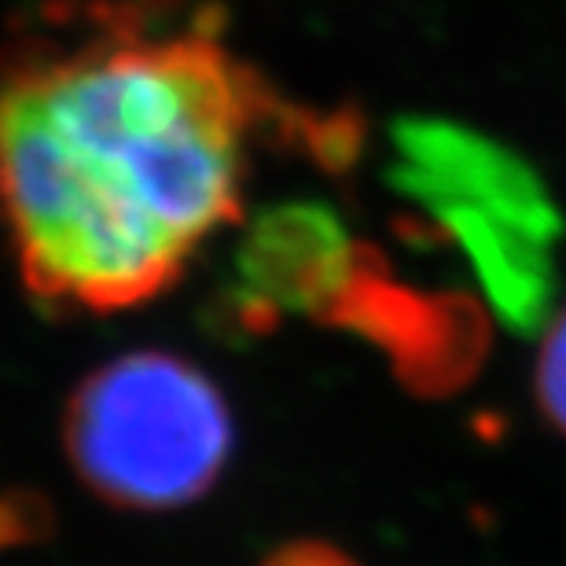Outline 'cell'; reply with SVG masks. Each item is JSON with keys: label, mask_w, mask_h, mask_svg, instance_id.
<instances>
[{"label": "cell", "mask_w": 566, "mask_h": 566, "mask_svg": "<svg viewBox=\"0 0 566 566\" xmlns=\"http://www.w3.org/2000/svg\"><path fill=\"white\" fill-rule=\"evenodd\" d=\"M55 512L38 490H0V556L49 541Z\"/></svg>", "instance_id": "6"}, {"label": "cell", "mask_w": 566, "mask_h": 566, "mask_svg": "<svg viewBox=\"0 0 566 566\" xmlns=\"http://www.w3.org/2000/svg\"><path fill=\"white\" fill-rule=\"evenodd\" d=\"M232 409L185 357L137 349L71 394L63 446L99 501L169 512L213 490L232 457Z\"/></svg>", "instance_id": "2"}, {"label": "cell", "mask_w": 566, "mask_h": 566, "mask_svg": "<svg viewBox=\"0 0 566 566\" xmlns=\"http://www.w3.org/2000/svg\"><path fill=\"white\" fill-rule=\"evenodd\" d=\"M390 185L463 247L501 321L537 332L556 298L563 218L512 147L446 118H398Z\"/></svg>", "instance_id": "3"}, {"label": "cell", "mask_w": 566, "mask_h": 566, "mask_svg": "<svg viewBox=\"0 0 566 566\" xmlns=\"http://www.w3.org/2000/svg\"><path fill=\"white\" fill-rule=\"evenodd\" d=\"M365 251L324 202H280L265 210L235 251L232 324L269 332L287 313L321 321L354 280Z\"/></svg>", "instance_id": "5"}, {"label": "cell", "mask_w": 566, "mask_h": 566, "mask_svg": "<svg viewBox=\"0 0 566 566\" xmlns=\"http://www.w3.org/2000/svg\"><path fill=\"white\" fill-rule=\"evenodd\" d=\"M273 93L213 33L104 11L85 33L0 52V221L22 283L60 313L174 287L240 221L251 133Z\"/></svg>", "instance_id": "1"}, {"label": "cell", "mask_w": 566, "mask_h": 566, "mask_svg": "<svg viewBox=\"0 0 566 566\" xmlns=\"http://www.w3.org/2000/svg\"><path fill=\"white\" fill-rule=\"evenodd\" d=\"M537 405L545 420L566 438V310L552 321L537 357Z\"/></svg>", "instance_id": "7"}, {"label": "cell", "mask_w": 566, "mask_h": 566, "mask_svg": "<svg viewBox=\"0 0 566 566\" xmlns=\"http://www.w3.org/2000/svg\"><path fill=\"white\" fill-rule=\"evenodd\" d=\"M262 566H360V563L349 559L335 545H324V541H291V545L269 552Z\"/></svg>", "instance_id": "8"}, {"label": "cell", "mask_w": 566, "mask_h": 566, "mask_svg": "<svg viewBox=\"0 0 566 566\" xmlns=\"http://www.w3.org/2000/svg\"><path fill=\"white\" fill-rule=\"evenodd\" d=\"M321 324L371 343L390 360L394 376L420 398L460 390L490 349V321L479 305L463 294L401 287L371 247Z\"/></svg>", "instance_id": "4"}]
</instances>
